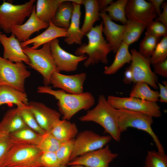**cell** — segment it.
<instances>
[{"mask_svg": "<svg viewBox=\"0 0 167 167\" xmlns=\"http://www.w3.org/2000/svg\"><path fill=\"white\" fill-rule=\"evenodd\" d=\"M49 24L40 20L36 16L35 12V6L28 19L21 25L13 27L11 33L14 35L20 42H25L30 38L34 33L40 30L47 28Z\"/></svg>", "mask_w": 167, "mask_h": 167, "instance_id": "19", "label": "cell"}, {"mask_svg": "<svg viewBox=\"0 0 167 167\" xmlns=\"http://www.w3.org/2000/svg\"><path fill=\"white\" fill-rule=\"evenodd\" d=\"M71 167H86L84 166L81 165H74L71 166Z\"/></svg>", "mask_w": 167, "mask_h": 167, "instance_id": "48", "label": "cell"}, {"mask_svg": "<svg viewBox=\"0 0 167 167\" xmlns=\"http://www.w3.org/2000/svg\"><path fill=\"white\" fill-rule=\"evenodd\" d=\"M145 167H167V156L165 153L151 150L148 151Z\"/></svg>", "mask_w": 167, "mask_h": 167, "instance_id": "36", "label": "cell"}, {"mask_svg": "<svg viewBox=\"0 0 167 167\" xmlns=\"http://www.w3.org/2000/svg\"><path fill=\"white\" fill-rule=\"evenodd\" d=\"M108 102L117 109H123L143 113L155 118L161 115L160 107L156 102L143 100L131 97H120L109 96Z\"/></svg>", "mask_w": 167, "mask_h": 167, "instance_id": "9", "label": "cell"}, {"mask_svg": "<svg viewBox=\"0 0 167 167\" xmlns=\"http://www.w3.org/2000/svg\"><path fill=\"white\" fill-rule=\"evenodd\" d=\"M125 25L122 41L129 45L138 40L146 28L139 23L128 19Z\"/></svg>", "mask_w": 167, "mask_h": 167, "instance_id": "32", "label": "cell"}, {"mask_svg": "<svg viewBox=\"0 0 167 167\" xmlns=\"http://www.w3.org/2000/svg\"><path fill=\"white\" fill-rule=\"evenodd\" d=\"M50 43L44 44L39 49H33L28 46L22 48L24 53L29 59L30 66L41 75L45 86L50 84V77L53 72H59L53 57Z\"/></svg>", "mask_w": 167, "mask_h": 167, "instance_id": "5", "label": "cell"}, {"mask_svg": "<svg viewBox=\"0 0 167 167\" xmlns=\"http://www.w3.org/2000/svg\"><path fill=\"white\" fill-rule=\"evenodd\" d=\"M41 161L43 167H60L61 165L55 152H42Z\"/></svg>", "mask_w": 167, "mask_h": 167, "instance_id": "40", "label": "cell"}, {"mask_svg": "<svg viewBox=\"0 0 167 167\" xmlns=\"http://www.w3.org/2000/svg\"><path fill=\"white\" fill-rule=\"evenodd\" d=\"M35 0L21 4H13L4 0L0 5V28L6 33H11L12 27L24 23L33 11Z\"/></svg>", "mask_w": 167, "mask_h": 167, "instance_id": "6", "label": "cell"}, {"mask_svg": "<svg viewBox=\"0 0 167 167\" xmlns=\"http://www.w3.org/2000/svg\"><path fill=\"white\" fill-rule=\"evenodd\" d=\"M118 125L121 133L128 127H133L144 131L152 138L158 150L164 153V148L152 127L153 117L147 114L123 109H117Z\"/></svg>", "mask_w": 167, "mask_h": 167, "instance_id": "4", "label": "cell"}, {"mask_svg": "<svg viewBox=\"0 0 167 167\" xmlns=\"http://www.w3.org/2000/svg\"><path fill=\"white\" fill-rule=\"evenodd\" d=\"M31 75L23 62H13L0 56V85H7L25 92V82Z\"/></svg>", "mask_w": 167, "mask_h": 167, "instance_id": "7", "label": "cell"}, {"mask_svg": "<svg viewBox=\"0 0 167 167\" xmlns=\"http://www.w3.org/2000/svg\"><path fill=\"white\" fill-rule=\"evenodd\" d=\"M42 152L36 145H13L8 153L6 167H43Z\"/></svg>", "mask_w": 167, "mask_h": 167, "instance_id": "8", "label": "cell"}, {"mask_svg": "<svg viewBox=\"0 0 167 167\" xmlns=\"http://www.w3.org/2000/svg\"><path fill=\"white\" fill-rule=\"evenodd\" d=\"M147 28L146 32L156 37L167 35V27L159 22L153 21Z\"/></svg>", "mask_w": 167, "mask_h": 167, "instance_id": "41", "label": "cell"}, {"mask_svg": "<svg viewBox=\"0 0 167 167\" xmlns=\"http://www.w3.org/2000/svg\"><path fill=\"white\" fill-rule=\"evenodd\" d=\"M87 74L82 72L74 75H66L55 71L51 75L50 83L54 88H58L71 94L83 93L84 85Z\"/></svg>", "mask_w": 167, "mask_h": 167, "instance_id": "15", "label": "cell"}, {"mask_svg": "<svg viewBox=\"0 0 167 167\" xmlns=\"http://www.w3.org/2000/svg\"><path fill=\"white\" fill-rule=\"evenodd\" d=\"M143 167H145L144 166H143Z\"/></svg>", "mask_w": 167, "mask_h": 167, "instance_id": "51", "label": "cell"}, {"mask_svg": "<svg viewBox=\"0 0 167 167\" xmlns=\"http://www.w3.org/2000/svg\"><path fill=\"white\" fill-rule=\"evenodd\" d=\"M162 84L157 82V84L159 87V101L161 102H167V81L164 80L162 82Z\"/></svg>", "mask_w": 167, "mask_h": 167, "instance_id": "43", "label": "cell"}, {"mask_svg": "<svg viewBox=\"0 0 167 167\" xmlns=\"http://www.w3.org/2000/svg\"><path fill=\"white\" fill-rule=\"evenodd\" d=\"M112 152L109 145L79 156L69 162L66 166L79 165L86 167H109V164L118 156Z\"/></svg>", "mask_w": 167, "mask_h": 167, "instance_id": "13", "label": "cell"}, {"mask_svg": "<svg viewBox=\"0 0 167 167\" xmlns=\"http://www.w3.org/2000/svg\"><path fill=\"white\" fill-rule=\"evenodd\" d=\"M73 11L72 3L66 0L59 5L52 22L58 27L67 29L70 24Z\"/></svg>", "mask_w": 167, "mask_h": 167, "instance_id": "29", "label": "cell"}, {"mask_svg": "<svg viewBox=\"0 0 167 167\" xmlns=\"http://www.w3.org/2000/svg\"><path fill=\"white\" fill-rule=\"evenodd\" d=\"M61 143L49 132H46L44 134L41 135L39 142L36 146L42 152H56Z\"/></svg>", "mask_w": 167, "mask_h": 167, "instance_id": "34", "label": "cell"}, {"mask_svg": "<svg viewBox=\"0 0 167 167\" xmlns=\"http://www.w3.org/2000/svg\"><path fill=\"white\" fill-rule=\"evenodd\" d=\"M81 4L84 5L85 10L84 20L81 28L84 35L93 27L94 23L100 20V10L97 0H82Z\"/></svg>", "mask_w": 167, "mask_h": 167, "instance_id": "25", "label": "cell"}, {"mask_svg": "<svg viewBox=\"0 0 167 167\" xmlns=\"http://www.w3.org/2000/svg\"><path fill=\"white\" fill-rule=\"evenodd\" d=\"M28 107H17L19 113L28 127L40 135H43L46 131L39 126Z\"/></svg>", "mask_w": 167, "mask_h": 167, "instance_id": "38", "label": "cell"}, {"mask_svg": "<svg viewBox=\"0 0 167 167\" xmlns=\"http://www.w3.org/2000/svg\"><path fill=\"white\" fill-rule=\"evenodd\" d=\"M103 23L93 27L85 35L88 38L87 44L80 45L75 51L77 56L88 55L84 61V66L88 67L100 62L107 64L108 62L107 56L112 51L111 45L104 39L102 34Z\"/></svg>", "mask_w": 167, "mask_h": 167, "instance_id": "2", "label": "cell"}, {"mask_svg": "<svg viewBox=\"0 0 167 167\" xmlns=\"http://www.w3.org/2000/svg\"><path fill=\"white\" fill-rule=\"evenodd\" d=\"M99 15L103 23L102 32L106 37V40L111 46L113 52L116 53L122 42L126 25L115 23L106 12H101Z\"/></svg>", "mask_w": 167, "mask_h": 167, "instance_id": "18", "label": "cell"}, {"mask_svg": "<svg viewBox=\"0 0 167 167\" xmlns=\"http://www.w3.org/2000/svg\"><path fill=\"white\" fill-rule=\"evenodd\" d=\"M125 13L128 19L139 23L146 28L157 16L151 2L144 0H128Z\"/></svg>", "mask_w": 167, "mask_h": 167, "instance_id": "12", "label": "cell"}, {"mask_svg": "<svg viewBox=\"0 0 167 167\" xmlns=\"http://www.w3.org/2000/svg\"><path fill=\"white\" fill-rule=\"evenodd\" d=\"M149 1L152 4L156 13L157 15H159L161 12L160 6L164 2V0H149Z\"/></svg>", "mask_w": 167, "mask_h": 167, "instance_id": "46", "label": "cell"}, {"mask_svg": "<svg viewBox=\"0 0 167 167\" xmlns=\"http://www.w3.org/2000/svg\"><path fill=\"white\" fill-rule=\"evenodd\" d=\"M41 135L28 126L9 134L10 139L13 145L36 146L38 143Z\"/></svg>", "mask_w": 167, "mask_h": 167, "instance_id": "28", "label": "cell"}, {"mask_svg": "<svg viewBox=\"0 0 167 167\" xmlns=\"http://www.w3.org/2000/svg\"><path fill=\"white\" fill-rule=\"evenodd\" d=\"M75 139L61 143L56 153L61 165L66 166L72 152Z\"/></svg>", "mask_w": 167, "mask_h": 167, "instance_id": "37", "label": "cell"}, {"mask_svg": "<svg viewBox=\"0 0 167 167\" xmlns=\"http://www.w3.org/2000/svg\"><path fill=\"white\" fill-rule=\"evenodd\" d=\"M131 52L132 59L130 66L133 73V82H145L154 89H157L158 77L151 69L150 57H143L134 49Z\"/></svg>", "mask_w": 167, "mask_h": 167, "instance_id": "11", "label": "cell"}, {"mask_svg": "<svg viewBox=\"0 0 167 167\" xmlns=\"http://www.w3.org/2000/svg\"><path fill=\"white\" fill-rule=\"evenodd\" d=\"M82 122H93L104 129L112 138L118 142L121 133L118 125L117 109L112 106L103 94L100 95L96 106L88 110L86 113L79 118Z\"/></svg>", "mask_w": 167, "mask_h": 167, "instance_id": "3", "label": "cell"}, {"mask_svg": "<svg viewBox=\"0 0 167 167\" xmlns=\"http://www.w3.org/2000/svg\"><path fill=\"white\" fill-rule=\"evenodd\" d=\"M130 97L156 102L159 98V92L151 89L148 85L143 82L135 83L130 95Z\"/></svg>", "mask_w": 167, "mask_h": 167, "instance_id": "30", "label": "cell"}, {"mask_svg": "<svg viewBox=\"0 0 167 167\" xmlns=\"http://www.w3.org/2000/svg\"><path fill=\"white\" fill-rule=\"evenodd\" d=\"M13 145L9 134L0 127V167H6L8 154Z\"/></svg>", "mask_w": 167, "mask_h": 167, "instance_id": "35", "label": "cell"}, {"mask_svg": "<svg viewBox=\"0 0 167 167\" xmlns=\"http://www.w3.org/2000/svg\"><path fill=\"white\" fill-rule=\"evenodd\" d=\"M154 73L164 77L167 78V59L165 61L154 64Z\"/></svg>", "mask_w": 167, "mask_h": 167, "instance_id": "42", "label": "cell"}, {"mask_svg": "<svg viewBox=\"0 0 167 167\" xmlns=\"http://www.w3.org/2000/svg\"><path fill=\"white\" fill-rule=\"evenodd\" d=\"M27 108L32 114L39 126L46 132H49L60 119L61 114L57 110L44 104L31 101Z\"/></svg>", "mask_w": 167, "mask_h": 167, "instance_id": "16", "label": "cell"}, {"mask_svg": "<svg viewBox=\"0 0 167 167\" xmlns=\"http://www.w3.org/2000/svg\"><path fill=\"white\" fill-rule=\"evenodd\" d=\"M38 92L46 93L54 96L58 100L57 105L63 119L69 120L82 110L90 109L95 104V98L89 92L79 94L67 93L62 90H54L48 86L38 87Z\"/></svg>", "mask_w": 167, "mask_h": 167, "instance_id": "1", "label": "cell"}, {"mask_svg": "<svg viewBox=\"0 0 167 167\" xmlns=\"http://www.w3.org/2000/svg\"><path fill=\"white\" fill-rule=\"evenodd\" d=\"M66 0H37L35 6L36 16L49 24L53 20L60 4Z\"/></svg>", "mask_w": 167, "mask_h": 167, "instance_id": "24", "label": "cell"}, {"mask_svg": "<svg viewBox=\"0 0 167 167\" xmlns=\"http://www.w3.org/2000/svg\"><path fill=\"white\" fill-rule=\"evenodd\" d=\"M128 0H118L113 2L101 12H107L112 20L119 21L126 25L127 19L125 13L126 8Z\"/></svg>", "mask_w": 167, "mask_h": 167, "instance_id": "31", "label": "cell"}, {"mask_svg": "<svg viewBox=\"0 0 167 167\" xmlns=\"http://www.w3.org/2000/svg\"><path fill=\"white\" fill-rule=\"evenodd\" d=\"M60 167H66V166L61 165Z\"/></svg>", "mask_w": 167, "mask_h": 167, "instance_id": "49", "label": "cell"}, {"mask_svg": "<svg viewBox=\"0 0 167 167\" xmlns=\"http://www.w3.org/2000/svg\"><path fill=\"white\" fill-rule=\"evenodd\" d=\"M49 132L58 141L62 143L74 139L78 134V130L74 123L60 119L54 124Z\"/></svg>", "mask_w": 167, "mask_h": 167, "instance_id": "23", "label": "cell"}, {"mask_svg": "<svg viewBox=\"0 0 167 167\" xmlns=\"http://www.w3.org/2000/svg\"><path fill=\"white\" fill-rule=\"evenodd\" d=\"M0 43L3 48V58L13 62H23L29 66L30 62L24 53L20 42L11 34L7 37L2 32L0 33Z\"/></svg>", "mask_w": 167, "mask_h": 167, "instance_id": "17", "label": "cell"}, {"mask_svg": "<svg viewBox=\"0 0 167 167\" xmlns=\"http://www.w3.org/2000/svg\"><path fill=\"white\" fill-rule=\"evenodd\" d=\"M67 35V29L56 26L52 22L49 23L46 29L39 35L23 42H20L22 48L32 44L31 48L36 49L41 45L49 42L60 37H65Z\"/></svg>", "mask_w": 167, "mask_h": 167, "instance_id": "20", "label": "cell"}, {"mask_svg": "<svg viewBox=\"0 0 167 167\" xmlns=\"http://www.w3.org/2000/svg\"><path fill=\"white\" fill-rule=\"evenodd\" d=\"M123 81L126 84H130L133 82V73L130 66L127 67L125 70Z\"/></svg>", "mask_w": 167, "mask_h": 167, "instance_id": "45", "label": "cell"}, {"mask_svg": "<svg viewBox=\"0 0 167 167\" xmlns=\"http://www.w3.org/2000/svg\"><path fill=\"white\" fill-rule=\"evenodd\" d=\"M26 127L17 108L8 110L0 122V127L9 134Z\"/></svg>", "mask_w": 167, "mask_h": 167, "instance_id": "26", "label": "cell"}, {"mask_svg": "<svg viewBox=\"0 0 167 167\" xmlns=\"http://www.w3.org/2000/svg\"><path fill=\"white\" fill-rule=\"evenodd\" d=\"M73 11L70 24L67 29V35L64 39L67 44H76L81 45L84 35L80 27V19L81 15L80 5L72 3Z\"/></svg>", "mask_w": 167, "mask_h": 167, "instance_id": "22", "label": "cell"}, {"mask_svg": "<svg viewBox=\"0 0 167 167\" xmlns=\"http://www.w3.org/2000/svg\"><path fill=\"white\" fill-rule=\"evenodd\" d=\"M113 2V0H98V3L99 10L101 11L103 10Z\"/></svg>", "mask_w": 167, "mask_h": 167, "instance_id": "47", "label": "cell"}, {"mask_svg": "<svg viewBox=\"0 0 167 167\" xmlns=\"http://www.w3.org/2000/svg\"><path fill=\"white\" fill-rule=\"evenodd\" d=\"M50 47L55 65L59 71H74L77 69L79 63L88 58L85 55H74L63 49L60 46L58 38L50 42Z\"/></svg>", "mask_w": 167, "mask_h": 167, "instance_id": "14", "label": "cell"}, {"mask_svg": "<svg viewBox=\"0 0 167 167\" xmlns=\"http://www.w3.org/2000/svg\"><path fill=\"white\" fill-rule=\"evenodd\" d=\"M163 11L156 18V21L159 22L167 27V3L164 1L162 4Z\"/></svg>", "mask_w": 167, "mask_h": 167, "instance_id": "44", "label": "cell"}, {"mask_svg": "<svg viewBox=\"0 0 167 167\" xmlns=\"http://www.w3.org/2000/svg\"><path fill=\"white\" fill-rule=\"evenodd\" d=\"M167 58V35L163 36L158 42L150 58L151 64H154L164 61Z\"/></svg>", "mask_w": 167, "mask_h": 167, "instance_id": "39", "label": "cell"}, {"mask_svg": "<svg viewBox=\"0 0 167 167\" xmlns=\"http://www.w3.org/2000/svg\"><path fill=\"white\" fill-rule=\"evenodd\" d=\"M159 38L146 32L145 36L139 45V53L143 57H150Z\"/></svg>", "mask_w": 167, "mask_h": 167, "instance_id": "33", "label": "cell"}, {"mask_svg": "<svg viewBox=\"0 0 167 167\" xmlns=\"http://www.w3.org/2000/svg\"><path fill=\"white\" fill-rule=\"evenodd\" d=\"M129 45L122 41L117 52L112 64L104 68V73L111 75L115 74L126 63L131 61V54L128 50Z\"/></svg>", "mask_w": 167, "mask_h": 167, "instance_id": "27", "label": "cell"}, {"mask_svg": "<svg viewBox=\"0 0 167 167\" xmlns=\"http://www.w3.org/2000/svg\"><path fill=\"white\" fill-rule=\"evenodd\" d=\"M112 139L109 135H101L92 131L85 130L78 133L69 162L84 154L103 147Z\"/></svg>", "mask_w": 167, "mask_h": 167, "instance_id": "10", "label": "cell"}, {"mask_svg": "<svg viewBox=\"0 0 167 167\" xmlns=\"http://www.w3.org/2000/svg\"><path fill=\"white\" fill-rule=\"evenodd\" d=\"M28 104L26 92L8 85H0V106L15 104L17 107L21 108L28 107Z\"/></svg>", "mask_w": 167, "mask_h": 167, "instance_id": "21", "label": "cell"}, {"mask_svg": "<svg viewBox=\"0 0 167 167\" xmlns=\"http://www.w3.org/2000/svg\"><path fill=\"white\" fill-rule=\"evenodd\" d=\"M2 33V32H0V33Z\"/></svg>", "mask_w": 167, "mask_h": 167, "instance_id": "50", "label": "cell"}]
</instances>
